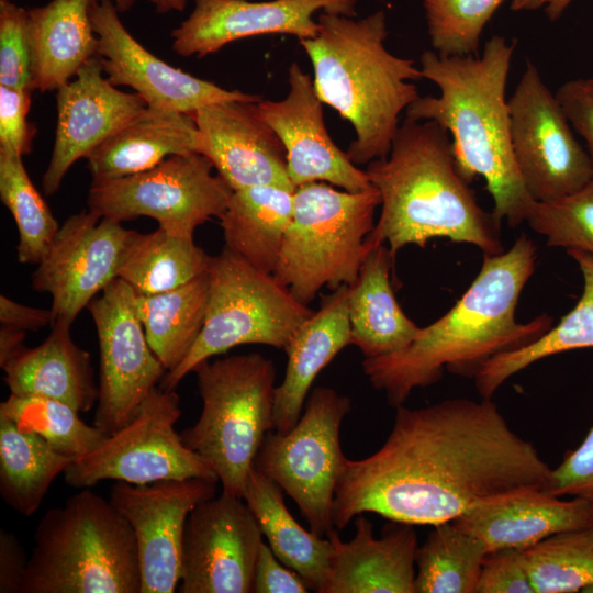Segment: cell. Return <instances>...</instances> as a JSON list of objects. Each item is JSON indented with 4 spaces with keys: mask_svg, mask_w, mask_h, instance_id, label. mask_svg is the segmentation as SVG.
Returning a JSON list of instances; mask_svg holds the SVG:
<instances>
[{
    "mask_svg": "<svg viewBox=\"0 0 593 593\" xmlns=\"http://www.w3.org/2000/svg\"><path fill=\"white\" fill-rule=\"evenodd\" d=\"M98 0H51L29 10L33 86L56 91L98 55L92 9Z\"/></svg>",
    "mask_w": 593,
    "mask_h": 593,
    "instance_id": "obj_28",
    "label": "cell"
},
{
    "mask_svg": "<svg viewBox=\"0 0 593 593\" xmlns=\"http://www.w3.org/2000/svg\"><path fill=\"white\" fill-rule=\"evenodd\" d=\"M193 372L202 412L180 433L182 443L209 462L223 492L243 497L257 452L275 428V365L251 353L202 361Z\"/></svg>",
    "mask_w": 593,
    "mask_h": 593,
    "instance_id": "obj_7",
    "label": "cell"
},
{
    "mask_svg": "<svg viewBox=\"0 0 593 593\" xmlns=\"http://www.w3.org/2000/svg\"><path fill=\"white\" fill-rule=\"evenodd\" d=\"M180 416L178 393L156 387L130 423L90 452L74 458L63 473L65 482L83 489L109 479L132 484L219 479L209 462L182 443L175 429Z\"/></svg>",
    "mask_w": 593,
    "mask_h": 593,
    "instance_id": "obj_11",
    "label": "cell"
},
{
    "mask_svg": "<svg viewBox=\"0 0 593 593\" xmlns=\"http://www.w3.org/2000/svg\"><path fill=\"white\" fill-rule=\"evenodd\" d=\"M25 331L1 325L0 329V366L15 356L23 347Z\"/></svg>",
    "mask_w": 593,
    "mask_h": 593,
    "instance_id": "obj_51",
    "label": "cell"
},
{
    "mask_svg": "<svg viewBox=\"0 0 593 593\" xmlns=\"http://www.w3.org/2000/svg\"><path fill=\"white\" fill-rule=\"evenodd\" d=\"M475 593H535L523 550L489 552L483 561Z\"/></svg>",
    "mask_w": 593,
    "mask_h": 593,
    "instance_id": "obj_45",
    "label": "cell"
},
{
    "mask_svg": "<svg viewBox=\"0 0 593 593\" xmlns=\"http://www.w3.org/2000/svg\"><path fill=\"white\" fill-rule=\"evenodd\" d=\"M32 92L0 85V149L22 157L31 152L35 132L27 122Z\"/></svg>",
    "mask_w": 593,
    "mask_h": 593,
    "instance_id": "obj_44",
    "label": "cell"
},
{
    "mask_svg": "<svg viewBox=\"0 0 593 593\" xmlns=\"http://www.w3.org/2000/svg\"><path fill=\"white\" fill-rule=\"evenodd\" d=\"M22 158L0 149V198L19 231V261L38 264L60 226L31 181Z\"/></svg>",
    "mask_w": 593,
    "mask_h": 593,
    "instance_id": "obj_39",
    "label": "cell"
},
{
    "mask_svg": "<svg viewBox=\"0 0 593 593\" xmlns=\"http://www.w3.org/2000/svg\"><path fill=\"white\" fill-rule=\"evenodd\" d=\"M158 13H169L172 11H183L187 0H146Z\"/></svg>",
    "mask_w": 593,
    "mask_h": 593,
    "instance_id": "obj_52",
    "label": "cell"
},
{
    "mask_svg": "<svg viewBox=\"0 0 593 593\" xmlns=\"http://www.w3.org/2000/svg\"><path fill=\"white\" fill-rule=\"evenodd\" d=\"M293 193L270 184L233 191L220 216L224 246L257 269L273 273L292 217Z\"/></svg>",
    "mask_w": 593,
    "mask_h": 593,
    "instance_id": "obj_31",
    "label": "cell"
},
{
    "mask_svg": "<svg viewBox=\"0 0 593 593\" xmlns=\"http://www.w3.org/2000/svg\"><path fill=\"white\" fill-rule=\"evenodd\" d=\"M210 259L193 237L175 235L160 227L150 233L131 230L119 278L136 293H160L206 272Z\"/></svg>",
    "mask_w": 593,
    "mask_h": 593,
    "instance_id": "obj_35",
    "label": "cell"
},
{
    "mask_svg": "<svg viewBox=\"0 0 593 593\" xmlns=\"http://www.w3.org/2000/svg\"><path fill=\"white\" fill-rule=\"evenodd\" d=\"M199 153L174 155L128 177L92 181L88 210L116 222L146 216L171 234L193 237L194 230L224 213L231 187Z\"/></svg>",
    "mask_w": 593,
    "mask_h": 593,
    "instance_id": "obj_12",
    "label": "cell"
},
{
    "mask_svg": "<svg viewBox=\"0 0 593 593\" xmlns=\"http://www.w3.org/2000/svg\"><path fill=\"white\" fill-rule=\"evenodd\" d=\"M29 558L16 535L0 529V593H20Z\"/></svg>",
    "mask_w": 593,
    "mask_h": 593,
    "instance_id": "obj_48",
    "label": "cell"
},
{
    "mask_svg": "<svg viewBox=\"0 0 593 593\" xmlns=\"http://www.w3.org/2000/svg\"><path fill=\"white\" fill-rule=\"evenodd\" d=\"M515 42L494 35L481 56H444L433 49L419 58L423 78L434 82L438 97H418L405 118L434 121L451 138L456 168L469 184L485 180L493 215L508 226L526 221L534 203L515 163L506 83Z\"/></svg>",
    "mask_w": 593,
    "mask_h": 593,
    "instance_id": "obj_3",
    "label": "cell"
},
{
    "mask_svg": "<svg viewBox=\"0 0 593 593\" xmlns=\"http://www.w3.org/2000/svg\"><path fill=\"white\" fill-rule=\"evenodd\" d=\"M358 0H194L190 15L171 31L181 57L202 58L250 36L290 34L299 40L318 33L317 12L354 18Z\"/></svg>",
    "mask_w": 593,
    "mask_h": 593,
    "instance_id": "obj_19",
    "label": "cell"
},
{
    "mask_svg": "<svg viewBox=\"0 0 593 593\" xmlns=\"http://www.w3.org/2000/svg\"><path fill=\"white\" fill-rule=\"evenodd\" d=\"M354 538L344 542L336 529L325 593H415L417 536L414 525L390 521L373 536L363 513L355 517Z\"/></svg>",
    "mask_w": 593,
    "mask_h": 593,
    "instance_id": "obj_24",
    "label": "cell"
},
{
    "mask_svg": "<svg viewBox=\"0 0 593 593\" xmlns=\"http://www.w3.org/2000/svg\"><path fill=\"white\" fill-rule=\"evenodd\" d=\"M536 259L537 247L525 234L508 250L483 255L479 273L445 315L421 328L403 350L365 358L362 369L372 387L396 409L414 389L436 383L445 369L474 378L490 358L548 332L553 325L548 314L527 323L515 318Z\"/></svg>",
    "mask_w": 593,
    "mask_h": 593,
    "instance_id": "obj_2",
    "label": "cell"
},
{
    "mask_svg": "<svg viewBox=\"0 0 593 593\" xmlns=\"http://www.w3.org/2000/svg\"><path fill=\"white\" fill-rule=\"evenodd\" d=\"M200 137L190 114L146 105L87 156L92 181L146 171L174 155L199 153Z\"/></svg>",
    "mask_w": 593,
    "mask_h": 593,
    "instance_id": "obj_26",
    "label": "cell"
},
{
    "mask_svg": "<svg viewBox=\"0 0 593 593\" xmlns=\"http://www.w3.org/2000/svg\"><path fill=\"white\" fill-rule=\"evenodd\" d=\"M130 234L122 223L89 210L64 222L32 275V288L52 295L53 324L71 326L78 314L119 278Z\"/></svg>",
    "mask_w": 593,
    "mask_h": 593,
    "instance_id": "obj_16",
    "label": "cell"
},
{
    "mask_svg": "<svg viewBox=\"0 0 593 593\" xmlns=\"http://www.w3.org/2000/svg\"><path fill=\"white\" fill-rule=\"evenodd\" d=\"M120 13L127 12L136 0H113Z\"/></svg>",
    "mask_w": 593,
    "mask_h": 593,
    "instance_id": "obj_53",
    "label": "cell"
},
{
    "mask_svg": "<svg viewBox=\"0 0 593 593\" xmlns=\"http://www.w3.org/2000/svg\"><path fill=\"white\" fill-rule=\"evenodd\" d=\"M545 490L559 497H581L593 503V426L583 441L551 469Z\"/></svg>",
    "mask_w": 593,
    "mask_h": 593,
    "instance_id": "obj_43",
    "label": "cell"
},
{
    "mask_svg": "<svg viewBox=\"0 0 593 593\" xmlns=\"http://www.w3.org/2000/svg\"><path fill=\"white\" fill-rule=\"evenodd\" d=\"M0 85L34 91L29 10L0 0Z\"/></svg>",
    "mask_w": 593,
    "mask_h": 593,
    "instance_id": "obj_42",
    "label": "cell"
},
{
    "mask_svg": "<svg viewBox=\"0 0 593 593\" xmlns=\"http://www.w3.org/2000/svg\"><path fill=\"white\" fill-rule=\"evenodd\" d=\"M57 123L43 189L54 194L70 167L120 130L147 105L136 92H124L104 76L99 56L88 60L56 90Z\"/></svg>",
    "mask_w": 593,
    "mask_h": 593,
    "instance_id": "obj_21",
    "label": "cell"
},
{
    "mask_svg": "<svg viewBox=\"0 0 593 593\" xmlns=\"http://www.w3.org/2000/svg\"><path fill=\"white\" fill-rule=\"evenodd\" d=\"M302 577L282 563L268 544L261 542L253 581L254 593H306Z\"/></svg>",
    "mask_w": 593,
    "mask_h": 593,
    "instance_id": "obj_47",
    "label": "cell"
},
{
    "mask_svg": "<svg viewBox=\"0 0 593 593\" xmlns=\"http://www.w3.org/2000/svg\"><path fill=\"white\" fill-rule=\"evenodd\" d=\"M507 101L515 163L534 201L557 200L593 179L588 150L530 60Z\"/></svg>",
    "mask_w": 593,
    "mask_h": 593,
    "instance_id": "obj_13",
    "label": "cell"
},
{
    "mask_svg": "<svg viewBox=\"0 0 593 593\" xmlns=\"http://www.w3.org/2000/svg\"><path fill=\"white\" fill-rule=\"evenodd\" d=\"M262 536L243 497L222 492L198 504L184 526L179 592H253Z\"/></svg>",
    "mask_w": 593,
    "mask_h": 593,
    "instance_id": "obj_15",
    "label": "cell"
},
{
    "mask_svg": "<svg viewBox=\"0 0 593 593\" xmlns=\"http://www.w3.org/2000/svg\"><path fill=\"white\" fill-rule=\"evenodd\" d=\"M79 413L67 403L45 396L10 394L0 403V416L38 435L54 450L70 458L90 452L109 436L96 425L86 424Z\"/></svg>",
    "mask_w": 593,
    "mask_h": 593,
    "instance_id": "obj_37",
    "label": "cell"
},
{
    "mask_svg": "<svg viewBox=\"0 0 593 593\" xmlns=\"http://www.w3.org/2000/svg\"><path fill=\"white\" fill-rule=\"evenodd\" d=\"M592 527H593V523H592Z\"/></svg>",
    "mask_w": 593,
    "mask_h": 593,
    "instance_id": "obj_54",
    "label": "cell"
},
{
    "mask_svg": "<svg viewBox=\"0 0 593 593\" xmlns=\"http://www.w3.org/2000/svg\"><path fill=\"white\" fill-rule=\"evenodd\" d=\"M99 343L94 424L110 435L130 423L167 373L152 350L135 307V291L114 279L87 306Z\"/></svg>",
    "mask_w": 593,
    "mask_h": 593,
    "instance_id": "obj_14",
    "label": "cell"
},
{
    "mask_svg": "<svg viewBox=\"0 0 593 593\" xmlns=\"http://www.w3.org/2000/svg\"><path fill=\"white\" fill-rule=\"evenodd\" d=\"M351 403L327 387L314 388L288 433L269 432L254 460L298 505L314 534L326 537L335 526L332 512L346 457L339 429Z\"/></svg>",
    "mask_w": 593,
    "mask_h": 593,
    "instance_id": "obj_10",
    "label": "cell"
},
{
    "mask_svg": "<svg viewBox=\"0 0 593 593\" xmlns=\"http://www.w3.org/2000/svg\"><path fill=\"white\" fill-rule=\"evenodd\" d=\"M379 191L337 190L326 182L295 188L293 212L273 277L309 305L323 287H351L371 245Z\"/></svg>",
    "mask_w": 593,
    "mask_h": 593,
    "instance_id": "obj_8",
    "label": "cell"
},
{
    "mask_svg": "<svg viewBox=\"0 0 593 593\" xmlns=\"http://www.w3.org/2000/svg\"><path fill=\"white\" fill-rule=\"evenodd\" d=\"M551 468L508 425L491 399H448L423 409L396 407L384 444L360 460L346 458L332 518L342 530L361 513L435 526L474 504L523 488H546Z\"/></svg>",
    "mask_w": 593,
    "mask_h": 593,
    "instance_id": "obj_1",
    "label": "cell"
},
{
    "mask_svg": "<svg viewBox=\"0 0 593 593\" xmlns=\"http://www.w3.org/2000/svg\"><path fill=\"white\" fill-rule=\"evenodd\" d=\"M209 298L208 271L169 291L135 292V307L147 342L168 371L194 346L204 324Z\"/></svg>",
    "mask_w": 593,
    "mask_h": 593,
    "instance_id": "obj_33",
    "label": "cell"
},
{
    "mask_svg": "<svg viewBox=\"0 0 593 593\" xmlns=\"http://www.w3.org/2000/svg\"><path fill=\"white\" fill-rule=\"evenodd\" d=\"M484 542L454 521L433 526L417 547L415 593H475Z\"/></svg>",
    "mask_w": 593,
    "mask_h": 593,
    "instance_id": "obj_36",
    "label": "cell"
},
{
    "mask_svg": "<svg viewBox=\"0 0 593 593\" xmlns=\"http://www.w3.org/2000/svg\"><path fill=\"white\" fill-rule=\"evenodd\" d=\"M33 539L20 593H141L134 532L91 488L48 510Z\"/></svg>",
    "mask_w": 593,
    "mask_h": 593,
    "instance_id": "obj_6",
    "label": "cell"
},
{
    "mask_svg": "<svg viewBox=\"0 0 593 593\" xmlns=\"http://www.w3.org/2000/svg\"><path fill=\"white\" fill-rule=\"evenodd\" d=\"M36 347H23L1 366L10 394L61 401L78 412H89L98 401L99 385L90 354L71 338L70 325L56 322Z\"/></svg>",
    "mask_w": 593,
    "mask_h": 593,
    "instance_id": "obj_27",
    "label": "cell"
},
{
    "mask_svg": "<svg viewBox=\"0 0 593 593\" xmlns=\"http://www.w3.org/2000/svg\"><path fill=\"white\" fill-rule=\"evenodd\" d=\"M433 51L477 56L486 23L506 0H422Z\"/></svg>",
    "mask_w": 593,
    "mask_h": 593,
    "instance_id": "obj_40",
    "label": "cell"
},
{
    "mask_svg": "<svg viewBox=\"0 0 593 593\" xmlns=\"http://www.w3.org/2000/svg\"><path fill=\"white\" fill-rule=\"evenodd\" d=\"M113 0H98L91 13L98 56L108 80L159 105L192 115L221 101L260 102L258 94L226 90L176 68L147 51L124 26Z\"/></svg>",
    "mask_w": 593,
    "mask_h": 593,
    "instance_id": "obj_18",
    "label": "cell"
},
{
    "mask_svg": "<svg viewBox=\"0 0 593 593\" xmlns=\"http://www.w3.org/2000/svg\"><path fill=\"white\" fill-rule=\"evenodd\" d=\"M556 97L574 132L583 139L593 166V76L562 83Z\"/></svg>",
    "mask_w": 593,
    "mask_h": 593,
    "instance_id": "obj_46",
    "label": "cell"
},
{
    "mask_svg": "<svg viewBox=\"0 0 593 593\" xmlns=\"http://www.w3.org/2000/svg\"><path fill=\"white\" fill-rule=\"evenodd\" d=\"M348 295L349 286L345 284L325 295L321 307L295 331L283 349L286 372L275 389L276 432L284 434L294 427L317 374L351 344Z\"/></svg>",
    "mask_w": 593,
    "mask_h": 593,
    "instance_id": "obj_25",
    "label": "cell"
},
{
    "mask_svg": "<svg viewBox=\"0 0 593 593\" xmlns=\"http://www.w3.org/2000/svg\"><path fill=\"white\" fill-rule=\"evenodd\" d=\"M317 22V35L299 42L312 63L320 100L355 131L349 159L367 165L388 157L401 113L419 97L411 81L423 78L421 68L387 49L383 11L360 20L320 12Z\"/></svg>",
    "mask_w": 593,
    "mask_h": 593,
    "instance_id": "obj_5",
    "label": "cell"
},
{
    "mask_svg": "<svg viewBox=\"0 0 593 593\" xmlns=\"http://www.w3.org/2000/svg\"><path fill=\"white\" fill-rule=\"evenodd\" d=\"M209 298L202 331L187 357L160 381L175 390L202 361L245 344L284 349L314 313L272 273L261 271L226 246L211 256Z\"/></svg>",
    "mask_w": 593,
    "mask_h": 593,
    "instance_id": "obj_9",
    "label": "cell"
},
{
    "mask_svg": "<svg viewBox=\"0 0 593 593\" xmlns=\"http://www.w3.org/2000/svg\"><path fill=\"white\" fill-rule=\"evenodd\" d=\"M394 259L388 245H371L356 282L349 287L351 344L365 358L403 350L422 328L405 315L394 295L390 281Z\"/></svg>",
    "mask_w": 593,
    "mask_h": 593,
    "instance_id": "obj_29",
    "label": "cell"
},
{
    "mask_svg": "<svg viewBox=\"0 0 593 593\" xmlns=\"http://www.w3.org/2000/svg\"><path fill=\"white\" fill-rule=\"evenodd\" d=\"M72 460L38 435L0 416V495L19 514L33 515L53 481Z\"/></svg>",
    "mask_w": 593,
    "mask_h": 593,
    "instance_id": "obj_34",
    "label": "cell"
},
{
    "mask_svg": "<svg viewBox=\"0 0 593 593\" xmlns=\"http://www.w3.org/2000/svg\"><path fill=\"white\" fill-rule=\"evenodd\" d=\"M454 522L479 537L488 553L525 550L556 534L592 527L593 503L523 488L481 501Z\"/></svg>",
    "mask_w": 593,
    "mask_h": 593,
    "instance_id": "obj_23",
    "label": "cell"
},
{
    "mask_svg": "<svg viewBox=\"0 0 593 593\" xmlns=\"http://www.w3.org/2000/svg\"><path fill=\"white\" fill-rule=\"evenodd\" d=\"M547 246L593 256V179L580 190L548 202H535L526 219Z\"/></svg>",
    "mask_w": 593,
    "mask_h": 593,
    "instance_id": "obj_41",
    "label": "cell"
},
{
    "mask_svg": "<svg viewBox=\"0 0 593 593\" xmlns=\"http://www.w3.org/2000/svg\"><path fill=\"white\" fill-rule=\"evenodd\" d=\"M523 553L535 593L593 592V527L556 534Z\"/></svg>",
    "mask_w": 593,
    "mask_h": 593,
    "instance_id": "obj_38",
    "label": "cell"
},
{
    "mask_svg": "<svg viewBox=\"0 0 593 593\" xmlns=\"http://www.w3.org/2000/svg\"><path fill=\"white\" fill-rule=\"evenodd\" d=\"M219 479L188 478L147 484L118 481L110 502L137 542L141 593H172L180 580L182 538L190 512L216 493Z\"/></svg>",
    "mask_w": 593,
    "mask_h": 593,
    "instance_id": "obj_17",
    "label": "cell"
},
{
    "mask_svg": "<svg viewBox=\"0 0 593 593\" xmlns=\"http://www.w3.org/2000/svg\"><path fill=\"white\" fill-rule=\"evenodd\" d=\"M573 0H512V11H533L545 8L550 21H557Z\"/></svg>",
    "mask_w": 593,
    "mask_h": 593,
    "instance_id": "obj_50",
    "label": "cell"
},
{
    "mask_svg": "<svg viewBox=\"0 0 593 593\" xmlns=\"http://www.w3.org/2000/svg\"><path fill=\"white\" fill-rule=\"evenodd\" d=\"M257 103L221 101L197 110L191 116L199 132V154L233 191L265 184L295 190L284 146L258 113Z\"/></svg>",
    "mask_w": 593,
    "mask_h": 593,
    "instance_id": "obj_22",
    "label": "cell"
},
{
    "mask_svg": "<svg viewBox=\"0 0 593 593\" xmlns=\"http://www.w3.org/2000/svg\"><path fill=\"white\" fill-rule=\"evenodd\" d=\"M381 197V211L367 242L391 254L433 238L477 246L483 255L504 251L501 222L478 203L459 175L451 138L434 121L405 118L385 158L367 164Z\"/></svg>",
    "mask_w": 593,
    "mask_h": 593,
    "instance_id": "obj_4",
    "label": "cell"
},
{
    "mask_svg": "<svg viewBox=\"0 0 593 593\" xmlns=\"http://www.w3.org/2000/svg\"><path fill=\"white\" fill-rule=\"evenodd\" d=\"M583 278V291L577 304L561 320L534 342L490 358L478 371L475 387L482 399L495 391L515 373L550 356L593 348V256L571 250Z\"/></svg>",
    "mask_w": 593,
    "mask_h": 593,
    "instance_id": "obj_32",
    "label": "cell"
},
{
    "mask_svg": "<svg viewBox=\"0 0 593 593\" xmlns=\"http://www.w3.org/2000/svg\"><path fill=\"white\" fill-rule=\"evenodd\" d=\"M288 82L286 98L261 100L257 110L284 146L292 184L296 188L326 182L350 192L372 187L366 170L359 169L333 142L313 79L298 63L288 69Z\"/></svg>",
    "mask_w": 593,
    "mask_h": 593,
    "instance_id": "obj_20",
    "label": "cell"
},
{
    "mask_svg": "<svg viewBox=\"0 0 593 593\" xmlns=\"http://www.w3.org/2000/svg\"><path fill=\"white\" fill-rule=\"evenodd\" d=\"M284 491L253 465L243 499L256 517L275 556L296 571L309 590L325 593L331 573L333 544L306 530L284 504Z\"/></svg>",
    "mask_w": 593,
    "mask_h": 593,
    "instance_id": "obj_30",
    "label": "cell"
},
{
    "mask_svg": "<svg viewBox=\"0 0 593 593\" xmlns=\"http://www.w3.org/2000/svg\"><path fill=\"white\" fill-rule=\"evenodd\" d=\"M1 325L22 331H37L47 325L52 326L53 315L49 310L36 309L18 303L7 295H0Z\"/></svg>",
    "mask_w": 593,
    "mask_h": 593,
    "instance_id": "obj_49",
    "label": "cell"
}]
</instances>
